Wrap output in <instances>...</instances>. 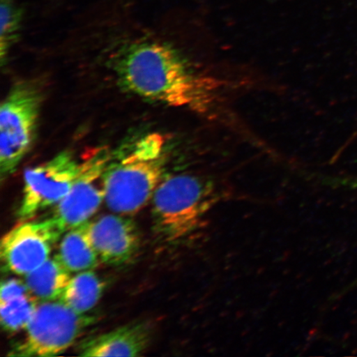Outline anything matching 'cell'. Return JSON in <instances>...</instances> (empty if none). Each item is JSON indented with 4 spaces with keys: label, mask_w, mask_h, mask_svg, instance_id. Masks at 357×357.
Wrapping results in <instances>:
<instances>
[{
    "label": "cell",
    "mask_w": 357,
    "mask_h": 357,
    "mask_svg": "<svg viewBox=\"0 0 357 357\" xmlns=\"http://www.w3.org/2000/svg\"><path fill=\"white\" fill-rule=\"evenodd\" d=\"M119 77L137 96L178 108L204 111L211 101V80L194 73L180 54L168 45L141 42L120 56Z\"/></svg>",
    "instance_id": "cell-1"
},
{
    "label": "cell",
    "mask_w": 357,
    "mask_h": 357,
    "mask_svg": "<svg viewBox=\"0 0 357 357\" xmlns=\"http://www.w3.org/2000/svg\"><path fill=\"white\" fill-rule=\"evenodd\" d=\"M167 140L159 132L145 134L117 159L112 158L105 176V202L111 211L132 215L153 199L164 178Z\"/></svg>",
    "instance_id": "cell-2"
},
{
    "label": "cell",
    "mask_w": 357,
    "mask_h": 357,
    "mask_svg": "<svg viewBox=\"0 0 357 357\" xmlns=\"http://www.w3.org/2000/svg\"><path fill=\"white\" fill-rule=\"evenodd\" d=\"M208 192L206 185L194 176L164 178L151 199L155 234L166 243L190 234L206 211Z\"/></svg>",
    "instance_id": "cell-3"
},
{
    "label": "cell",
    "mask_w": 357,
    "mask_h": 357,
    "mask_svg": "<svg viewBox=\"0 0 357 357\" xmlns=\"http://www.w3.org/2000/svg\"><path fill=\"white\" fill-rule=\"evenodd\" d=\"M43 93L33 82L13 86L0 109V173H15L29 153L37 130Z\"/></svg>",
    "instance_id": "cell-4"
},
{
    "label": "cell",
    "mask_w": 357,
    "mask_h": 357,
    "mask_svg": "<svg viewBox=\"0 0 357 357\" xmlns=\"http://www.w3.org/2000/svg\"><path fill=\"white\" fill-rule=\"evenodd\" d=\"M95 317L79 314L59 301L39 302L24 337L13 345L10 356H53L74 344Z\"/></svg>",
    "instance_id": "cell-5"
},
{
    "label": "cell",
    "mask_w": 357,
    "mask_h": 357,
    "mask_svg": "<svg viewBox=\"0 0 357 357\" xmlns=\"http://www.w3.org/2000/svg\"><path fill=\"white\" fill-rule=\"evenodd\" d=\"M82 169L68 151H61L47 162L30 168L24 174V191L17 216L21 221L56 206L68 193Z\"/></svg>",
    "instance_id": "cell-6"
},
{
    "label": "cell",
    "mask_w": 357,
    "mask_h": 357,
    "mask_svg": "<svg viewBox=\"0 0 357 357\" xmlns=\"http://www.w3.org/2000/svg\"><path fill=\"white\" fill-rule=\"evenodd\" d=\"M113 158L106 146L96 149L82 162V169L68 193L56 205L52 218L66 231L84 225L105 200V176Z\"/></svg>",
    "instance_id": "cell-7"
},
{
    "label": "cell",
    "mask_w": 357,
    "mask_h": 357,
    "mask_svg": "<svg viewBox=\"0 0 357 357\" xmlns=\"http://www.w3.org/2000/svg\"><path fill=\"white\" fill-rule=\"evenodd\" d=\"M65 233L51 218L43 221H21L3 236V266L13 274L26 275L50 258L52 245Z\"/></svg>",
    "instance_id": "cell-8"
},
{
    "label": "cell",
    "mask_w": 357,
    "mask_h": 357,
    "mask_svg": "<svg viewBox=\"0 0 357 357\" xmlns=\"http://www.w3.org/2000/svg\"><path fill=\"white\" fill-rule=\"evenodd\" d=\"M87 231L100 261L107 265L126 264L139 245L135 223L123 214H108L89 221Z\"/></svg>",
    "instance_id": "cell-9"
},
{
    "label": "cell",
    "mask_w": 357,
    "mask_h": 357,
    "mask_svg": "<svg viewBox=\"0 0 357 357\" xmlns=\"http://www.w3.org/2000/svg\"><path fill=\"white\" fill-rule=\"evenodd\" d=\"M151 328L146 323H132L113 331L86 339L79 347L82 356H139L151 342Z\"/></svg>",
    "instance_id": "cell-10"
},
{
    "label": "cell",
    "mask_w": 357,
    "mask_h": 357,
    "mask_svg": "<svg viewBox=\"0 0 357 357\" xmlns=\"http://www.w3.org/2000/svg\"><path fill=\"white\" fill-rule=\"evenodd\" d=\"M39 301L25 282L17 279L3 281L0 291V322L6 332L16 333L28 327Z\"/></svg>",
    "instance_id": "cell-11"
},
{
    "label": "cell",
    "mask_w": 357,
    "mask_h": 357,
    "mask_svg": "<svg viewBox=\"0 0 357 357\" xmlns=\"http://www.w3.org/2000/svg\"><path fill=\"white\" fill-rule=\"evenodd\" d=\"M56 257L70 273L96 269L100 260L89 238L87 222L66 231Z\"/></svg>",
    "instance_id": "cell-12"
},
{
    "label": "cell",
    "mask_w": 357,
    "mask_h": 357,
    "mask_svg": "<svg viewBox=\"0 0 357 357\" xmlns=\"http://www.w3.org/2000/svg\"><path fill=\"white\" fill-rule=\"evenodd\" d=\"M70 278V272L55 257L25 275V283L39 302L57 301Z\"/></svg>",
    "instance_id": "cell-13"
},
{
    "label": "cell",
    "mask_w": 357,
    "mask_h": 357,
    "mask_svg": "<svg viewBox=\"0 0 357 357\" xmlns=\"http://www.w3.org/2000/svg\"><path fill=\"white\" fill-rule=\"evenodd\" d=\"M105 283L93 271L79 272L71 278L59 301L79 314L95 309L104 293Z\"/></svg>",
    "instance_id": "cell-14"
},
{
    "label": "cell",
    "mask_w": 357,
    "mask_h": 357,
    "mask_svg": "<svg viewBox=\"0 0 357 357\" xmlns=\"http://www.w3.org/2000/svg\"><path fill=\"white\" fill-rule=\"evenodd\" d=\"M22 12L15 0L0 2V60L2 65L7 60L11 47L20 34Z\"/></svg>",
    "instance_id": "cell-15"
},
{
    "label": "cell",
    "mask_w": 357,
    "mask_h": 357,
    "mask_svg": "<svg viewBox=\"0 0 357 357\" xmlns=\"http://www.w3.org/2000/svg\"><path fill=\"white\" fill-rule=\"evenodd\" d=\"M351 185L357 190V178H354V180H352Z\"/></svg>",
    "instance_id": "cell-16"
}]
</instances>
